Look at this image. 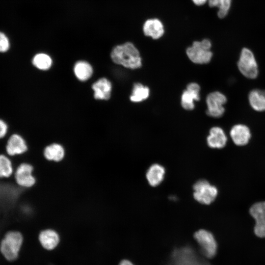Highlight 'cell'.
Masks as SVG:
<instances>
[{
    "label": "cell",
    "mask_w": 265,
    "mask_h": 265,
    "mask_svg": "<svg viewBox=\"0 0 265 265\" xmlns=\"http://www.w3.org/2000/svg\"><path fill=\"white\" fill-rule=\"evenodd\" d=\"M24 243L25 237L21 231L8 230L0 240V254L8 262L16 261L20 256Z\"/></svg>",
    "instance_id": "cell-1"
},
{
    "label": "cell",
    "mask_w": 265,
    "mask_h": 265,
    "mask_svg": "<svg viewBox=\"0 0 265 265\" xmlns=\"http://www.w3.org/2000/svg\"><path fill=\"white\" fill-rule=\"evenodd\" d=\"M110 57L115 63L128 69H136L142 66L139 52L131 42L115 46L111 51Z\"/></svg>",
    "instance_id": "cell-2"
},
{
    "label": "cell",
    "mask_w": 265,
    "mask_h": 265,
    "mask_svg": "<svg viewBox=\"0 0 265 265\" xmlns=\"http://www.w3.org/2000/svg\"><path fill=\"white\" fill-rule=\"evenodd\" d=\"M15 170L13 179L15 184L23 189H29L37 182L34 174V167L27 161H20L14 164Z\"/></svg>",
    "instance_id": "cell-3"
},
{
    "label": "cell",
    "mask_w": 265,
    "mask_h": 265,
    "mask_svg": "<svg viewBox=\"0 0 265 265\" xmlns=\"http://www.w3.org/2000/svg\"><path fill=\"white\" fill-rule=\"evenodd\" d=\"M212 43L208 39L201 41H194L188 47L186 53L188 58L193 63L206 64L210 62L212 56L211 51Z\"/></svg>",
    "instance_id": "cell-4"
},
{
    "label": "cell",
    "mask_w": 265,
    "mask_h": 265,
    "mask_svg": "<svg viewBox=\"0 0 265 265\" xmlns=\"http://www.w3.org/2000/svg\"><path fill=\"white\" fill-rule=\"evenodd\" d=\"M238 67L241 74L245 77L254 79L258 75V66L252 52L248 48H243L241 51Z\"/></svg>",
    "instance_id": "cell-5"
},
{
    "label": "cell",
    "mask_w": 265,
    "mask_h": 265,
    "mask_svg": "<svg viewBox=\"0 0 265 265\" xmlns=\"http://www.w3.org/2000/svg\"><path fill=\"white\" fill-rule=\"evenodd\" d=\"M193 190L194 199L203 204H210L218 194L217 188L205 180L196 182L193 186Z\"/></svg>",
    "instance_id": "cell-6"
},
{
    "label": "cell",
    "mask_w": 265,
    "mask_h": 265,
    "mask_svg": "<svg viewBox=\"0 0 265 265\" xmlns=\"http://www.w3.org/2000/svg\"><path fill=\"white\" fill-rule=\"evenodd\" d=\"M194 238L206 257L212 258L215 255L217 248V243L211 232L204 229H200L194 233Z\"/></svg>",
    "instance_id": "cell-7"
},
{
    "label": "cell",
    "mask_w": 265,
    "mask_h": 265,
    "mask_svg": "<svg viewBox=\"0 0 265 265\" xmlns=\"http://www.w3.org/2000/svg\"><path fill=\"white\" fill-rule=\"evenodd\" d=\"M226 102V97L220 92L214 91L209 93L206 98L207 115L213 118L221 117L225 112L223 105Z\"/></svg>",
    "instance_id": "cell-8"
},
{
    "label": "cell",
    "mask_w": 265,
    "mask_h": 265,
    "mask_svg": "<svg viewBox=\"0 0 265 265\" xmlns=\"http://www.w3.org/2000/svg\"><path fill=\"white\" fill-rule=\"evenodd\" d=\"M28 149L26 141L22 136L17 133L11 135L5 144V153L11 158L25 155Z\"/></svg>",
    "instance_id": "cell-9"
},
{
    "label": "cell",
    "mask_w": 265,
    "mask_h": 265,
    "mask_svg": "<svg viewBox=\"0 0 265 265\" xmlns=\"http://www.w3.org/2000/svg\"><path fill=\"white\" fill-rule=\"evenodd\" d=\"M249 213L255 220V234L259 238H265V201L253 204L249 209Z\"/></svg>",
    "instance_id": "cell-10"
},
{
    "label": "cell",
    "mask_w": 265,
    "mask_h": 265,
    "mask_svg": "<svg viewBox=\"0 0 265 265\" xmlns=\"http://www.w3.org/2000/svg\"><path fill=\"white\" fill-rule=\"evenodd\" d=\"M37 240L41 246L47 250L55 249L59 244L60 237L58 232L51 228L42 229L38 234Z\"/></svg>",
    "instance_id": "cell-11"
},
{
    "label": "cell",
    "mask_w": 265,
    "mask_h": 265,
    "mask_svg": "<svg viewBox=\"0 0 265 265\" xmlns=\"http://www.w3.org/2000/svg\"><path fill=\"white\" fill-rule=\"evenodd\" d=\"M200 87L198 83L191 82L187 84L186 89L181 96V105L185 109L191 110L194 109V101L200 99Z\"/></svg>",
    "instance_id": "cell-12"
},
{
    "label": "cell",
    "mask_w": 265,
    "mask_h": 265,
    "mask_svg": "<svg viewBox=\"0 0 265 265\" xmlns=\"http://www.w3.org/2000/svg\"><path fill=\"white\" fill-rule=\"evenodd\" d=\"M230 134L233 142L238 146L246 145L251 136L249 128L241 124L233 126L230 130Z\"/></svg>",
    "instance_id": "cell-13"
},
{
    "label": "cell",
    "mask_w": 265,
    "mask_h": 265,
    "mask_svg": "<svg viewBox=\"0 0 265 265\" xmlns=\"http://www.w3.org/2000/svg\"><path fill=\"white\" fill-rule=\"evenodd\" d=\"M43 154L45 159L49 161L60 162L66 156V150L60 143H52L45 147Z\"/></svg>",
    "instance_id": "cell-14"
},
{
    "label": "cell",
    "mask_w": 265,
    "mask_h": 265,
    "mask_svg": "<svg viewBox=\"0 0 265 265\" xmlns=\"http://www.w3.org/2000/svg\"><path fill=\"white\" fill-rule=\"evenodd\" d=\"M143 31L145 35L153 39H158L164 33L162 23L158 19L152 18L147 20L143 26Z\"/></svg>",
    "instance_id": "cell-15"
},
{
    "label": "cell",
    "mask_w": 265,
    "mask_h": 265,
    "mask_svg": "<svg viewBox=\"0 0 265 265\" xmlns=\"http://www.w3.org/2000/svg\"><path fill=\"white\" fill-rule=\"evenodd\" d=\"M227 141L223 130L219 127L212 128L207 138L208 146L212 148L221 149L225 146Z\"/></svg>",
    "instance_id": "cell-16"
},
{
    "label": "cell",
    "mask_w": 265,
    "mask_h": 265,
    "mask_svg": "<svg viewBox=\"0 0 265 265\" xmlns=\"http://www.w3.org/2000/svg\"><path fill=\"white\" fill-rule=\"evenodd\" d=\"M94 91V97L98 100H107L111 95L112 85L106 78H101L95 82L92 86Z\"/></svg>",
    "instance_id": "cell-17"
},
{
    "label": "cell",
    "mask_w": 265,
    "mask_h": 265,
    "mask_svg": "<svg viewBox=\"0 0 265 265\" xmlns=\"http://www.w3.org/2000/svg\"><path fill=\"white\" fill-rule=\"evenodd\" d=\"M165 169L159 164H154L150 166L146 173V178L149 184L153 186L159 185L163 181Z\"/></svg>",
    "instance_id": "cell-18"
},
{
    "label": "cell",
    "mask_w": 265,
    "mask_h": 265,
    "mask_svg": "<svg viewBox=\"0 0 265 265\" xmlns=\"http://www.w3.org/2000/svg\"><path fill=\"white\" fill-rule=\"evenodd\" d=\"M15 165L12 158L5 153H0V179L13 177Z\"/></svg>",
    "instance_id": "cell-19"
},
{
    "label": "cell",
    "mask_w": 265,
    "mask_h": 265,
    "mask_svg": "<svg viewBox=\"0 0 265 265\" xmlns=\"http://www.w3.org/2000/svg\"><path fill=\"white\" fill-rule=\"evenodd\" d=\"M248 100L254 110L260 112L265 111V90H251L248 95Z\"/></svg>",
    "instance_id": "cell-20"
},
{
    "label": "cell",
    "mask_w": 265,
    "mask_h": 265,
    "mask_svg": "<svg viewBox=\"0 0 265 265\" xmlns=\"http://www.w3.org/2000/svg\"><path fill=\"white\" fill-rule=\"evenodd\" d=\"M74 72L80 80L85 81L91 77L93 69L88 62L85 61H79L74 65Z\"/></svg>",
    "instance_id": "cell-21"
},
{
    "label": "cell",
    "mask_w": 265,
    "mask_h": 265,
    "mask_svg": "<svg viewBox=\"0 0 265 265\" xmlns=\"http://www.w3.org/2000/svg\"><path fill=\"white\" fill-rule=\"evenodd\" d=\"M149 95L150 90L147 86L140 83H135L133 85L130 99L132 102H141L146 100Z\"/></svg>",
    "instance_id": "cell-22"
},
{
    "label": "cell",
    "mask_w": 265,
    "mask_h": 265,
    "mask_svg": "<svg viewBox=\"0 0 265 265\" xmlns=\"http://www.w3.org/2000/svg\"><path fill=\"white\" fill-rule=\"evenodd\" d=\"M209 5L218 8L217 15L220 18H223L228 14L231 7L232 0H208Z\"/></svg>",
    "instance_id": "cell-23"
},
{
    "label": "cell",
    "mask_w": 265,
    "mask_h": 265,
    "mask_svg": "<svg viewBox=\"0 0 265 265\" xmlns=\"http://www.w3.org/2000/svg\"><path fill=\"white\" fill-rule=\"evenodd\" d=\"M32 63L34 66L40 70H47L51 67L52 60L48 54L39 53L33 57Z\"/></svg>",
    "instance_id": "cell-24"
},
{
    "label": "cell",
    "mask_w": 265,
    "mask_h": 265,
    "mask_svg": "<svg viewBox=\"0 0 265 265\" xmlns=\"http://www.w3.org/2000/svg\"><path fill=\"white\" fill-rule=\"evenodd\" d=\"M10 48V42L7 35L0 31V52H7Z\"/></svg>",
    "instance_id": "cell-25"
},
{
    "label": "cell",
    "mask_w": 265,
    "mask_h": 265,
    "mask_svg": "<svg viewBox=\"0 0 265 265\" xmlns=\"http://www.w3.org/2000/svg\"><path fill=\"white\" fill-rule=\"evenodd\" d=\"M7 132V126L6 123L0 119V139L4 138Z\"/></svg>",
    "instance_id": "cell-26"
},
{
    "label": "cell",
    "mask_w": 265,
    "mask_h": 265,
    "mask_svg": "<svg viewBox=\"0 0 265 265\" xmlns=\"http://www.w3.org/2000/svg\"><path fill=\"white\" fill-rule=\"evenodd\" d=\"M208 0H192L193 2L196 5L200 6L205 4Z\"/></svg>",
    "instance_id": "cell-27"
},
{
    "label": "cell",
    "mask_w": 265,
    "mask_h": 265,
    "mask_svg": "<svg viewBox=\"0 0 265 265\" xmlns=\"http://www.w3.org/2000/svg\"><path fill=\"white\" fill-rule=\"evenodd\" d=\"M119 265H134L131 262L127 260H122Z\"/></svg>",
    "instance_id": "cell-28"
}]
</instances>
